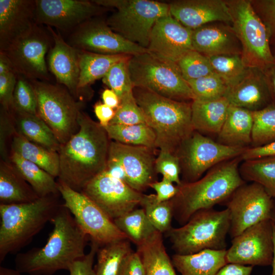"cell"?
I'll list each match as a JSON object with an SVG mask.
<instances>
[{
	"mask_svg": "<svg viewBox=\"0 0 275 275\" xmlns=\"http://www.w3.org/2000/svg\"><path fill=\"white\" fill-rule=\"evenodd\" d=\"M214 72L226 83L229 89L244 76L249 67L240 54H221L207 57Z\"/></svg>",
	"mask_w": 275,
	"mask_h": 275,
	"instance_id": "obj_40",
	"label": "cell"
},
{
	"mask_svg": "<svg viewBox=\"0 0 275 275\" xmlns=\"http://www.w3.org/2000/svg\"><path fill=\"white\" fill-rule=\"evenodd\" d=\"M230 103L226 97L191 102L194 129L203 134H218L227 117Z\"/></svg>",
	"mask_w": 275,
	"mask_h": 275,
	"instance_id": "obj_27",
	"label": "cell"
},
{
	"mask_svg": "<svg viewBox=\"0 0 275 275\" xmlns=\"http://www.w3.org/2000/svg\"><path fill=\"white\" fill-rule=\"evenodd\" d=\"M253 126L251 111L230 104L217 142L227 146L247 148L252 143Z\"/></svg>",
	"mask_w": 275,
	"mask_h": 275,
	"instance_id": "obj_26",
	"label": "cell"
},
{
	"mask_svg": "<svg viewBox=\"0 0 275 275\" xmlns=\"http://www.w3.org/2000/svg\"><path fill=\"white\" fill-rule=\"evenodd\" d=\"M53 39V45L47 56L49 70L59 83L64 86L75 97L79 92V50L66 42L61 34L47 26Z\"/></svg>",
	"mask_w": 275,
	"mask_h": 275,
	"instance_id": "obj_23",
	"label": "cell"
},
{
	"mask_svg": "<svg viewBox=\"0 0 275 275\" xmlns=\"http://www.w3.org/2000/svg\"><path fill=\"white\" fill-rule=\"evenodd\" d=\"M140 206L156 230L166 233L172 228L174 213L171 200L159 202L155 194H143Z\"/></svg>",
	"mask_w": 275,
	"mask_h": 275,
	"instance_id": "obj_39",
	"label": "cell"
},
{
	"mask_svg": "<svg viewBox=\"0 0 275 275\" xmlns=\"http://www.w3.org/2000/svg\"><path fill=\"white\" fill-rule=\"evenodd\" d=\"M155 169L157 174H160L166 178L177 185L182 183L180 178L181 168L177 155L166 149H159L155 161Z\"/></svg>",
	"mask_w": 275,
	"mask_h": 275,
	"instance_id": "obj_47",
	"label": "cell"
},
{
	"mask_svg": "<svg viewBox=\"0 0 275 275\" xmlns=\"http://www.w3.org/2000/svg\"><path fill=\"white\" fill-rule=\"evenodd\" d=\"M94 111L100 124L104 128L109 124L115 115L113 108L101 102L95 104Z\"/></svg>",
	"mask_w": 275,
	"mask_h": 275,
	"instance_id": "obj_55",
	"label": "cell"
},
{
	"mask_svg": "<svg viewBox=\"0 0 275 275\" xmlns=\"http://www.w3.org/2000/svg\"><path fill=\"white\" fill-rule=\"evenodd\" d=\"M117 275H146L143 261L137 251H132L126 257Z\"/></svg>",
	"mask_w": 275,
	"mask_h": 275,
	"instance_id": "obj_52",
	"label": "cell"
},
{
	"mask_svg": "<svg viewBox=\"0 0 275 275\" xmlns=\"http://www.w3.org/2000/svg\"><path fill=\"white\" fill-rule=\"evenodd\" d=\"M128 65L133 87L177 101L192 102L195 99L176 63L147 51L130 56Z\"/></svg>",
	"mask_w": 275,
	"mask_h": 275,
	"instance_id": "obj_7",
	"label": "cell"
},
{
	"mask_svg": "<svg viewBox=\"0 0 275 275\" xmlns=\"http://www.w3.org/2000/svg\"><path fill=\"white\" fill-rule=\"evenodd\" d=\"M13 104V109L38 115L37 99L34 88L30 80L20 75H17Z\"/></svg>",
	"mask_w": 275,
	"mask_h": 275,
	"instance_id": "obj_45",
	"label": "cell"
},
{
	"mask_svg": "<svg viewBox=\"0 0 275 275\" xmlns=\"http://www.w3.org/2000/svg\"><path fill=\"white\" fill-rule=\"evenodd\" d=\"M35 2L36 23L63 31H73L84 22L110 9L93 1L35 0Z\"/></svg>",
	"mask_w": 275,
	"mask_h": 275,
	"instance_id": "obj_18",
	"label": "cell"
},
{
	"mask_svg": "<svg viewBox=\"0 0 275 275\" xmlns=\"http://www.w3.org/2000/svg\"><path fill=\"white\" fill-rule=\"evenodd\" d=\"M12 71H15L9 59L4 52L0 51V75Z\"/></svg>",
	"mask_w": 275,
	"mask_h": 275,
	"instance_id": "obj_60",
	"label": "cell"
},
{
	"mask_svg": "<svg viewBox=\"0 0 275 275\" xmlns=\"http://www.w3.org/2000/svg\"><path fill=\"white\" fill-rule=\"evenodd\" d=\"M194 50L206 56L240 54L242 48L232 25L207 24L192 30Z\"/></svg>",
	"mask_w": 275,
	"mask_h": 275,
	"instance_id": "obj_25",
	"label": "cell"
},
{
	"mask_svg": "<svg viewBox=\"0 0 275 275\" xmlns=\"http://www.w3.org/2000/svg\"><path fill=\"white\" fill-rule=\"evenodd\" d=\"M130 57L114 64L102 78L103 84L114 91L120 100L133 94V86L128 65Z\"/></svg>",
	"mask_w": 275,
	"mask_h": 275,
	"instance_id": "obj_42",
	"label": "cell"
},
{
	"mask_svg": "<svg viewBox=\"0 0 275 275\" xmlns=\"http://www.w3.org/2000/svg\"><path fill=\"white\" fill-rule=\"evenodd\" d=\"M230 228L228 210L211 208L196 212L185 224L165 234L175 254L190 255L205 250H227Z\"/></svg>",
	"mask_w": 275,
	"mask_h": 275,
	"instance_id": "obj_6",
	"label": "cell"
},
{
	"mask_svg": "<svg viewBox=\"0 0 275 275\" xmlns=\"http://www.w3.org/2000/svg\"><path fill=\"white\" fill-rule=\"evenodd\" d=\"M253 126L252 147L260 146L275 140V105L252 112Z\"/></svg>",
	"mask_w": 275,
	"mask_h": 275,
	"instance_id": "obj_41",
	"label": "cell"
},
{
	"mask_svg": "<svg viewBox=\"0 0 275 275\" xmlns=\"http://www.w3.org/2000/svg\"><path fill=\"white\" fill-rule=\"evenodd\" d=\"M79 129L64 144L58 154L59 180L81 191L95 177L106 170L110 142L103 127L81 111Z\"/></svg>",
	"mask_w": 275,
	"mask_h": 275,
	"instance_id": "obj_1",
	"label": "cell"
},
{
	"mask_svg": "<svg viewBox=\"0 0 275 275\" xmlns=\"http://www.w3.org/2000/svg\"><path fill=\"white\" fill-rule=\"evenodd\" d=\"M155 149L111 141L108 158L115 159L122 164L126 173V183L134 190L142 193L157 181Z\"/></svg>",
	"mask_w": 275,
	"mask_h": 275,
	"instance_id": "obj_19",
	"label": "cell"
},
{
	"mask_svg": "<svg viewBox=\"0 0 275 275\" xmlns=\"http://www.w3.org/2000/svg\"><path fill=\"white\" fill-rule=\"evenodd\" d=\"M262 71L264 73L273 104L275 105V65H271Z\"/></svg>",
	"mask_w": 275,
	"mask_h": 275,
	"instance_id": "obj_58",
	"label": "cell"
},
{
	"mask_svg": "<svg viewBox=\"0 0 275 275\" xmlns=\"http://www.w3.org/2000/svg\"><path fill=\"white\" fill-rule=\"evenodd\" d=\"M247 148L227 146L194 131L175 153L180 160L183 178L182 182H191L198 180L213 167L240 157Z\"/></svg>",
	"mask_w": 275,
	"mask_h": 275,
	"instance_id": "obj_11",
	"label": "cell"
},
{
	"mask_svg": "<svg viewBox=\"0 0 275 275\" xmlns=\"http://www.w3.org/2000/svg\"><path fill=\"white\" fill-rule=\"evenodd\" d=\"M143 261L146 275H177L172 259L164 246L162 233L157 231L136 246Z\"/></svg>",
	"mask_w": 275,
	"mask_h": 275,
	"instance_id": "obj_30",
	"label": "cell"
},
{
	"mask_svg": "<svg viewBox=\"0 0 275 275\" xmlns=\"http://www.w3.org/2000/svg\"><path fill=\"white\" fill-rule=\"evenodd\" d=\"M109 139L120 143L156 149V137L146 123L130 125L108 124L104 127Z\"/></svg>",
	"mask_w": 275,
	"mask_h": 275,
	"instance_id": "obj_36",
	"label": "cell"
},
{
	"mask_svg": "<svg viewBox=\"0 0 275 275\" xmlns=\"http://www.w3.org/2000/svg\"><path fill=\"white\" fill-rule=\"evenodd\" d=\"M133 94L146 123L154 131L156 146L175 153L195 131L191 122V102L173 100L142 88Z\"/></svg>",
	"mask_w": 275,
	"mask_h": 275,
	"instance_id": "obj_4",
	"label": "cell"
},
{
	"mask_svg": "<svg viewBox=\"0 0 275 275\" xmlns=\"http://www.w3.org/2000/svg\"><path fill=\"white\" fill-rule=\"evenodd\" d=\"M19 133L31 142L58 152L61 144L52 130L38 115L15 109L10 112Z\"/></svg>",
	"mask_w": 275,
	"mask_h": 275,
	"instance_id": "obj_31",
	"label": "cell"
},
{
	"mask_svg": "<svg viewBox=\"0 0 275 275\" xmlns=\"http://www.w3.org/2000/svg\"><path fill=\"white\" fill-rule=\"evenodd\" d=\"M225 97L230 105L251 112L273 104L263 71L249 68L244 76L229 89Z\"/></svg>",
	"mask_w": 275,
	"mask_h": 275,
	"instance_id": "obj_24",
	"label": "cell"
},
{
	"mask_svg": "<svg viewBox=\"0 0 275 275\" xmlns=\"http://www.w3.org/2000/svg\"><path fill=\"white\" fill-rule=\"evenodd\" d=\"M63 205L71 212L76 223L89 237L100 246L114 241L128 239L113 220L89 197L75 190L61 181L58 182Z\"/></svg>",
	"mask_w": 275,
	"mask_h": 275,
	"instance_id": "obj_12",
	"label": "cell"
},
{
	"mask_svg": "<svg viewBox=\"0 0 275 275\" xmlns=\"http://www.w3.org/2000/svg\"><path fill=\"white\" fill-rule=\"evenodd\" d=\"M17 74L15 71L0 75V102L1 107L11 112L14 107L13 94Z\"/></svg>",
	"mask_w": 275,
	"mask_h": 275,
	"instance_id": "obj_49",
	"label": "cell"
},
{
	"mask_svg": "<svg viewBox=\"0 0 275 275\" xmlns=\"http://www.w3.org/2000/svg\"><path fill=\"white\" fill-rule=\"evenodd\" d=\"M273 223L270 219L260 222L232 238L226 250L227 263L248 266L271 265L273 256Z\"/></svg>",
	"mask_w": 275,
	"mask_h": 275,
	"instance_id": "obj_17",
	"label": "cell"
},
{
	"mask_svg": "<svg viewBox=\"0 0 275 275\" xmlns=\"http://www.w3.org/2000/svg\"><path fill=\"white\" fill-rule=\"evenodd\" d=\"M40 197L12 164L2 161L0 166V204L31 202Z\"/></svg>",
	"mask_w": 275,
	"mask_h": 275,
	"instance_id": "obj_29",
	"label": "cell"
},
{
	"mask_svg": "<svg viewBox=\"0 0 275 275\" xmlns=\"http://www.w3.org/2000/svg\"><path fill=\"white\" fill-rule=\"evenodd\" d=\"M53 45L49 32L36 24L26 34L3 51L18 75L30 80H47L49 74L46 55Z\"/></svg>",
	"mask_w": 275,
	"mask_h": 275,
	"instance_id": "obj_13",
	"label": "cell"
},
{
	"mask_svg": "<svg viewBox=\"0 0 275 275\" xmlns=\"http://www.w3.org/2000/svg\"><path fill=\"white\" fill-rule=\"evenodd\" d=\"M99 5L116 10L106 20L127 40L147 48L156 21L170 14L169 3L150 0H96Z\"/></svg>",
	"mask_w": 275,
	"mask_h": 275,
	"instance_id": "obj_8",
	"label": "cell"
},
{
	"mask_svg": "<svg viewBox=\"0 0 275 275\" xmlns=\"http://www.w3.org/2000/svg\"><path fill=\"white\" fill-rule=\"evenodd\" d=\"M239 170L245 182L258 183L275 200V157L243 160Z\"/></svg>",
	"mask_w": 275,
	"mask_h": 275,
	"instance_id": "obj_35",
	"label": "cell"
},
{
	"mask_svg": "<svg viewBox=\"0 0 275 275\" xmlns=\"http://www.w3.org/2000/svg\"><path fill=\"white\" fill-rule=\"evenodd\" d=\"M97 205L112 220L140 206L143 196L106 170L90 180L80 191Z\"/></svg>",
	"mask_w": 275,
	"mask_h": 275,
	"instance_id": "obj_16",
	"label": "cell"
},
{
	"mask_svg": "<svg viewBox=\"0 0 275 275\" xmlns=\"http://www.w3.org/2000/svg\"><path fill=\"white\" fill-rule=\"evenodd\" d=\"M275 157V140L265 145L248 147L240 157L242 160Z\"/></svg>",
	"mask_w": 275,
	"mask_h": 275,
	"instance_id": "obj_54",
	"label": "cell"
},
{
	"mask_svg": "<svg viewBox=\"0 0 275 275\" xmlns=\"http://www.w3.org/2000/svg\"><path fill=\"white\" fill-rule=\"evenodd\" d=\"M82 51L103 54L134 56L148 51L115 32L106 21L95 17L76 27L68 42Z\"/></svg>",
	"mask_w": 275,
	"mask_h": 275,
	"instance_id": "obj_15",
	"label": "cell"
},
{
	"mask_svg": "<svg viewBox=\"0 0 275 275\" xmlns=\"http://www.w3.org/2000/svg\"><path fill=\"white\" fill-rule=\"evenodd\" d=\"M169 5L170 14L191 30L215 22H232L226 1L181 0L171 2Z\"/></svg>",
	"mask_w": 275,
	"mask_h": 275,
	"instance_id": "obj_21",
	"label": "cell"
},
{
	"mask_svg": "<svg viewBox=\"0 0 275 275\" xmlns=\"http://www.w3.org/2000/svg\"><path fill=\"white\" fill-rule=\"evenodd\" d=\"M133 251L128 239L109 243L99 248L97 262L94 267L96 275H117L126 257Z\"/></svg>",
	"mask_w": 275,
	"mask_h": 275,
	"instance_id": "obj_38",
	"label": "cell"
},
{
	"mask_svg": "<svg viewBox=\"0 0 275 275\" xmlns=\"http://www.w3.org/2000/svg\"><path fill=\"white\" fill-rule=\"evenodd\" d=\"M50 223L53 228L43 246L17 254L15 268L22 273L52 275L59 270L68 271L75 261L86 255L89 237L63 204Z\"/></svg>",
	"mask_w": 275,
	"mask_h": 275,
	"instance_id": "obj_2",
	"label": "cell"
},
{
	"mask_svg": "<svg viewBox=\"0 0 275 275\" xmlns=\"http://www.w3.org/2000/svg\"><path fill=\"white\" fill-rule=\"evenodd\" d=\"M99 247L98 244L91 241L89 253L75 261L70 266L68 270L70 275H96L93 264Z\"/></svg>",
	"mask_w": 275,
	"mask_h": 275,
	"instance_id": "obj_50",
	"label": "cell"
},
{
	"mask_svg": "<svg viewBox=\"0 0 275 275\" xmlns=\"http://www.w3.org/2000/svg\"><path fill=\"white\" fill-rule=\"evenodd\" d=\"M187 82L195 99L202 100L225 97L229 90L224 81L215 73Z\"/></svg>",
	"mask_w": 275,
	"mask_h": 275,
	"instance_id": "obj_43",
	"label": "cell"
},
{
	"mask_svg": "<svg viewBox=\"0 0 275 275\" xmlns=\"http://www.w3.org/2000/svg\"><path fill=\"white\" fill-rule=\"evenodd\" d=\"M273 56L275 59V46L271 47Z\"/></svg>",
	"mask_w": 275,
	"mask_h": 275,
	"instance_id": "obj_64",
	"label": "cell"
},
{
	"mask_svg": "<svg viewBox=\"0 0 275 275\" xmlns=\"http://www.w3.org/2000/svg\"><path fill=\"white\" fill-rule=\"evenodd\" d=\"M273 201L258 183H245L237 188L224 203L229 212V234L231 238L247 228L270 219Z\"/></svg>",
	"mask_w": 275,
	"mask_h": 275,
	"instance_id": "obj_14",
	"label": "cell"
},
{
	"mask_svg": "<svg viewBox=\"0 0 275 275\" xmlns=\"http://www.w3.org/2000/svg\"><path fill=\"white\" fill-rule=\"evenodd\" d=\"M226 250H205L190 255L174 254L171 259L180 275H215L227 263Z\"/></svg>",
	"mask_w": 275,
	"mask_h": 275,
	"instance_id": "obj_28",
	"label": "cell"
},
{
	"mask_svg": "<svg viewBox=\"0 0 275 275\" xmlns=\"http://www.w3.org/2000/svg\"><path fill=\"white\" fill-rule=\"evenodd\" d=\"M119 229L136 246L141 244L157 230L148 219L143 208H135L114 220Z\"/></svg>",
	"mask_w": 275,
	"mask_h": 275,
	"instance_id": "obj_37",
	"label": "cell"
},
{
	"mask_svg": "<svg viewBox=\"0 0 275 275\" xmlns=\"http://www.w3.org/2000/svg\"><path fill=\"white\" fill-rule=\"evenodd\" d=\"M251 2L268 30L271 47L275 46V0H254Z\"/></svg>",
	"mask_w": 275,
	"mask_h": 275,
	"instance_id": "obj_48",
	"label": "cell"
},
{
	"mask_svg": "<svg viewBox=\"0 0 275 275\" xmlns=\"http://www.w3.org/2000/svg\"><path fill=\"white\" fill-rule=\"evenodd\" d=\"M176 64L186 81L214 73L208 57L195 50L187 52Z\"/></svg>",
	"mask_w": 275,
	"mask_h": 275,
	"instance_id": "obj_44",
	"label": "cell"
},
{
	"mask_svg": "<svg viewBox=\"0 0 275 275\" xmlns=\"http://www.w3.org/2000/svg\"><path fill=\"white\" fill-rule=\"evenodd\" d=\"M36 2L0 0V51L29 32L36 23Z\"/></svg>",
	"mask_w": 275,
	"mask_h": 275,
	"instance_id": "obj_22",
	"label": "cell"
},
{
	"mask_svg": "<svg viewBox=\"0 0 275 275\" xmlns=\"http://www.w3.org/2000/svg\"><path fill=\"white\" fill-rule=\"evenodd\" d=\"M38 103V115L52 130L61 145L79 129L82 103L65 87L38 80H30Z\"/></svg>",
	"mask_w": 275,
	"mask_h": 275,
	"instance_id": "obj_10",
	"label": "cell"
},
{
	"mask_svg": "<svg viewBox=\"0 0 275 275\" xmlns=\"http://www.w3.org/2000/svg\"><path fill=\"white\" fill-rule=\"evenodd\" d=\"M232 17V26L242 48L245 66L263 70L275 65L268 30L255 11L251 1H226Z\"/></svg>",
	"mask_w": 275,
	"mask_h": 275,
	"instance_id": "obj_9",
	"label": "cell"
},
{
	"mask_svg": "<svg viewBox=\"0 0 275 275\" xmlns=\"http://www.w3.org/2000/svg\"><path fill=\"white\" fill-rule=\"evenodd\" d=\"M57 195L41 197L31 202L0 204V262L9 254L27 245L61 206Z\"/></svg>",
	"mask_w": 275,
	"mask_h": 275,
	"instance_id": "obj_5",
	"label": "cell"
},
{
	"mask_svg": "<svg viewBox=\"0 0 275 275\" xmlns=\"http://www.w3.org/2000/svg\"><path fill=\"white\" fill-rule=\"evenodd\" d=\"M105 170L113 177L126 183V176L125 170L122 164L117 160L108 158Z\"/></svg>",
	"mask_w": 275,
	"mask_h": 275,
	"instance_id": "obj_57",
	"label": "cell"
},
{
	"mask_svg": "<svg viewBox=\"0 0 275 275\" xmlns=\"http://www.w3.org/2000/svg\"><path fill=\"white\" fill-rule=\"evenodd\" d=\"M191 36L192 30L170 14L155 23L147 49L155 56L177 63L185 54L194 50Z\"/></svg>",
	"mask_w": 275,
	"mask_h": 275,
	"instance_id": "obj_20",
	"label": "cell"
},
{
	"mask_svg": "<svg viewBox=\"0 0 275 275\" xmlns=\"http://www.w3.org/2000/svg\"><path fill=\"white\" fill-rule=\"evenodd\" d=\"M0 275H22V273L15 269L0 266Z\"/></svg>",
	"mask_w": 275,
	"mask_h": 275,
	"instance_id": "obj_61",
	"label": "cell"
},
{
	"mask_svg": "<svg viewBox=\"0 0 275 275\" xmlns=\"http://www.w3.org/2000/svg\"><path fill=\"white\" fill-rule=\"evenodd\" d=\"M270 219L275 225V200L273 201V206L271 212Z\"/></svg>",
	"mask_w": 275,
	"mask_h": 275,
	"instance_id": "obj_63",
	"label": "cell"
},
{
	"mask_svg": "<svg viewBox=\"0 0 275 275\" xmlns=\"http://www.w3.org/2000/svg\"><path fill=\"white\" fill-rule=\"evenodd\" d=\"M11 162L40 197L60 194L54 177L33 162L11 151Z\"/></svg>",
	"mask_w": 275,
	"mask_h": 275,
	"instance_id": "obj_33",
	"label": "cell"
},
{
	"mask_svg": "<svg viewBox=\"0 0 275 275\" xmlns=\"http://www.w3.org/2000/svg\"><path fill=\"white\" fill-rule=\"evenodd\" d=\"M13 119L11 113L1 108V140L0 149L1 155L4 161H8L7 157L6 141L8 138L12 134H14L16 131L13 126Z\"/></svg>",
	"mask_w": 275,
	"mask_h": 275,
	"instance_id": "obj_51",
	"label": "cell"
},
{
	"mask_svg": "<svg viewBox=\"0 0 275 275\" xmlns=\"http://www.w3.org/2000/svg\"><path fill=\"white\" fill-rule=\"evenodd\" d=\"M253 267L236 263H227L215 275H251Z\"/></svg>",
	"mask_w": 275,
	"mask_h": 275,
	"instance_id": "obj_56",
	"label": "cell"
},
{
	"mask_svg": "<svg viewBox=\"0 0 275 275\" xmlns=\"http://www.w3.org/2000/svg\"><path fill=\"white\" fill-rule=\"evenodd\" d=\"M103 103L115 109L117 108L120 103V100L116 93L111 89L104 90L102 93Z\"/></svg>",
	"mask_w": 275,
	"mask_h": 275,
	"instance_id": "obj_59",
	"label": "cell"
},
{
	"mask_svg": "<svg viewBox=\"0 0 275 275\" xmlns=\"http://www.w3.org/2000/svg\"><path fill=\"white\" fill-rule=\"evenodd\" d=\"M11 148L12 151L37 164L54 178L59 176L60 159L58 152L30 141L16 130L13 135Z\"/></svg>",
	"mask_w": 275,
	"mask_h": 275,
	"instance_id": "obj_32",
	"label": "cell"
},
{
	"mask_svg": "<svg viewBox=\"0 0 275 275\" xmlns=\"http://www.w3.org/2000/svg\"><path fill=\"white\" fill-rule=\"evenodd\" d=\"M273 240L274 244L273 256L271 263L272 272L271 275H275V225L273 223Z\"/></svg>",
	"mask_w": 275,
	"mask_h": 275,
	"instance_id": "obj_62",
	"label": "cell"
},
{
	"mask_svg": "<svg viewBox=\"0 0 275 275\" xmlns=\"http://www.w3.org/2000/svg\"><path fill=\"white\" fill-rule=\"evenodd\" d=\"M149 187L155 191L156 198L159 202L171 200L178 191V185L164 178L152 183Z\"/></svg>",
	"mask_w": 275,
	"mask_h": 275,
	"instance_id": "obj_53",
	"label": "cell"
},
{
	"mask_svg": "<svg viewBox=\"0 0 275 275\" xmlns=\"http://www.w3.org/2000/svg\"><path fill=\"white\" fill-rule=\"evenodd\" d=\"M129 56L103 54L79 50V91L95 80L102 78L114 64Z\"/></svg>",
	"mask_w": 275,
	"mask_h": 275,
	"instance_id": "obj_34",
	"label": "cell"
},
{
	"mask_svg": "<svg viewBox=\"0 0 275 275\" xmlns=\"http://www.w3.org/2000/svg\"><path fill=\"white\" fill-rule=\"evenodd\" d=\"M241 160L238 157L223 161L198 180L182 182L178 185V191L171 200L176 221L182 226L196 212L224 203L237 188L246 183L239 173Z\"/></svg>",
	"mask_w": 275,
	"mask_h": 275,
	"instance_id": "obj_3",
	"label": "cell"
},
{
	"mask_svg": "<svg viewBox=\"0 0 275 275\" xmlns=\"http://www.w3.org/2000/svg\"><path fill=\"white\" fill-rule=\"evenodd\" d=\"M142 123H146L145 117L132 94L120 100L109 124L130 125Z\"/></svg>",
	"mask_w": 275,
	"mask_h": 275,
	"instance_id": "obj_46",
	"label": "cell"
}]
</instances>
